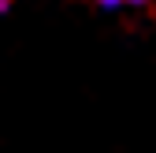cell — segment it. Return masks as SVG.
I'll list each match as a JSON object with an SVG mask.
<instances>
[{"label":"cell","mask_w":156,"mask_h":153,"mask_svg":"<svg viewBox=\"0 0 156 153\" xmlns=\"http://www.w3.org/2000/svg\"><path fill=\"white\" fill-rule=\"evenodd\" d=\"M156 4V0H97V11L104 15H141Z\"/></svg>","instance_id":"cell-1"}]
</instances>
